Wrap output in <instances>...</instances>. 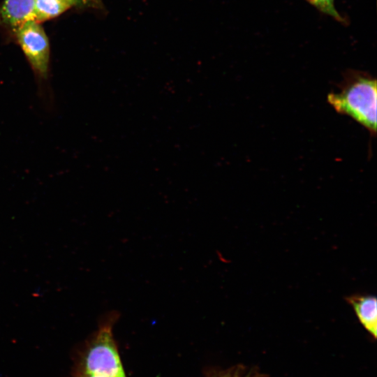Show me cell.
I'll return each instance as SVG.
<instances>
[{"mask_svg": "<svg viewBox=\"0 0 377 377\" xmlns=\"http://www.w3.org/2000/svg\"><path fill=\"white\" fill-rule=\"evenodd\" d=\"M339 89L327 95L330 105L376 135V80L367 73L349 70L344 73Z\"/></svg>", "mask_w": 377, "mask_h": 377, "instance_id": "cell-1", "label": "cell"}, {"mask_svg": "<svg viewBox=\"0 0 377 377\" xmlns=\"http://www.w3.org/2000/svg\"><path fill=\"white\" fill-rule=\"evenodd\" d=\"M119 314L108 313L98 330L75 357L71 374L101 377H126L112 334V327Z\"/></svg>", "mask_w": 377, "mask_h": 377, "instance_id": "cell-2", "label": "cell"}, {"mask_svg": "<svg viewBox=\"0 0 377 377\" xmlns=\"http://www.w3.org/2000/svg\"><path fill=\"white\" fill-rule=\"evenodd\" d=\"M19 44L38 79L48 78L50 45L45 31L36 21L27 22L14 29Z\"/></svg>", "mask_w": 377, "mask_h": 377, "instance_id": "cell-3", "label": "cell"}, {"mask_svg": "<svg viewBox=\"0 0 377 377\" xmlns=\"http://www.w3.org/2000/svg\"><path fill=\"white\" fill-rule=\"evenodd\" d=\"M0 18L13 29L36 21L35 0H5L0 9Z\"/></svg>", "mask_w": 377, "mask_h": 377, "instance_id": "cell-4", "label": "cell"}, {"mask_svg": "<svg viewBox=\"0 0 377 377\" xmlns=\"http://www.w3.org/2000/svg\"><path fill=\"white\" fill-rule=\"evenodd\" d=\"M360 323L375 338L377 334V301L372 295H353L346 297Z\"/></svg>", "mask_w": 377, "mask_h": 377, "instance_id": "cell-5", "label": "cell"}, {"mask_svg": "<svg viewBox=\"0 0 377 377\" xmlns=\"http://www.w3.org/2000/svg\"><path fill=\"white\" fill-rule=\"evenodd\" d=\"M75 0H35L36 21L43 22L56 17L72 6Z\"/></svg>", "mask_w": 377, "mask_h": 377, "instance_id": "cell-6", "label": "cell"}, {"mask_svg": "<svg viewBox=\"0 0 377 377\" xmlns=\"http://www.w3.org/2000/svg\"><path fill=\"white\" fill-rule=\"evenodd\" d=\"M319 11L333 17L341 23H345V19L335 8L334 0H306Z\"/></svg>", "mask_w": 377, "mask_h": 377, "instance_id": "cell-7", "label": "cell"}, {"mask_svg": "<svg viewBox=\"0 0 377 377\" xmlns=\"http://www.w3.org/2000/svg\"><path fill=\"white\" fill-rule=\"evenodd\" d=\"M76 6H87L96 5L98 0H75Z\"/></svg>", "mask_w": 377, "mask_h": 377, "instance_id": "cell-8", "label": "cell"}, {"mask_svg": "<svg viewBox=\"0 0 377 377\" xmlns=\"http://www.w3.org/2000/svg\"><path fill=\"white\" fill-rule=\"evenodd\" d=\"M71 377H101L95 375L83 374H71Z\"/></svg>", "mask_w": 377, "mask_h": 377, "instance_id": "cell-9", "label": "cell"}]
</instances>
